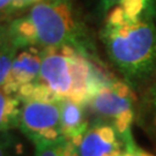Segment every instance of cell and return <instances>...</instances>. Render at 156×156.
I'll return each mask as SVG.
<instances>
[{"mask_svg":"<svg viewBox=\"0 0 156 156\" xmlns=\"http://www.w3.org/2000/svg\"><path fill=\"white\" fill-rule=\"evenodd\" d=\"M101 38L110 59L129 79L145 76L154 69L156 28L151 22L127 17L117 26L105 23Z\"/></svg>","mask_w":156,"mask_h":156,"instance_id":"cell-1","label":"cell"},{"mask_svg":"<svg viewBox=\"0 0 156 156\" xmlns=\"http://www.w3.org/2000/svg\"><path fill=\"white\" fill-rule=\"evenodd\" d=\"M27 16L36 29L37 45L41 48L72 44L86 50L80 27L66 0H41L30 7Z\"/></svg>","mask_w":156,"mask_h":156,"instance_id":"cell-2","label":"cell"},{"mask_svg":"<svg viewBox=\"0 0 156 156\" xmlns=\"http://www.w3.org/2000/svg\"><path fill=\"white\" fill-rule=\"evenodd\" d=\"M19 128L34 144L59 140L62 136L60 132V100L22 102Z\"/></svg>","mask_w":156,"mask_h":156,"instance_id":"cell-3","label":"cell"},{"mask_svg":"<svg viewBox=\"0 0 156 156\" xmlns=\"http://www.w3.org/2000/svg\"><path fill=\"white\" fill-rule=\"evenodd\" d=\"M78 48L72 44L43 48V59L37 83L44 84L59 98L71 95L73 87L72 56Z\"/></svg>","mask_w":156,"mask_h":156,"instance_id":"cell-4","label":"cell"},{"mask_svg":"<svg viewBox=\"0 0 156 156\" xmlns=\"http://www.w3.org/2000/svg\"><path fill=\"white\" fill-rule=\"evenodd\" d=\"M116 132L115 127L109 124L95 123L84 133L83 140L78 148L80 156H105L122 151V144L118 141Z\"/></svg>","mask_w":156,"mask_h":156,"instance_id":"cell-5","label":"cell"},{"mask_svg":"<svg viewBox=\"0 0 156 156\" xmlns=\"http://www.w3.org/2000/svg\"><path fill=\"white\" fill-rule=\"evenodd\" d=\"M43 59V48L29 45L17 51L11 69V82L21 84L36 82L38 79Z\"/></svg>","mask_w":156,"mask_h":156,"instance_id":"cell-6","label":"cell"},{"mask_svg":"<svg viewBox=\"0 0 156 156\" xmlns=\"http://www.w3.org/2000/svg\"><path fill=\"white\" fill-rule=\"evenodd\" d=\"M132 102L131 98L120 97L116 94L111 86H103L90 98L87 106L101 118H116L123 111L129 110L132 108Z\"/></svg>","mask_w":156,"mask_h":156,"instance_id":"cell-7","label":"cell"},{"mask_svg":"<svg viewBox=\"0 0 156 156\" xmlns=\"http://www.w3.org/2000/svg\"><path fill=\"white\" fill-rule=\"evenodd\" d=\"M86 106L69 98H60V132L66 139L84 134L89 128V122L84 117Z\"/></svg>","mask_w":156,"mask_h":156,"instance_id":"cell-8","label":"cell"},{"mask_svg":"<svg viewBox=\"0 0 156 156\" xmlns=\"http://www.w3.org/2000/svg\"><path fill=\"white\" fill-rule=\"evenodd\" d=\"M20 115L21 101L19 97L0 88V132H9L19 127Z\"/></svg>","mask_w":156,"mask_h":156,"instance_id":"cell-9","label":"cell"},{"mask_svg":"<svg viewBox=\"0 0 156 156\" xmlns=\"http://www.w3.org/2000/svg\"><path fill=\"white\" fill-rule=\"evenodd\" d=\"M17 51L19 48L12 42L7 33V38L0 50V88L5 84L11 83L12 65Z\"/></svg>","mask_w":156,"mask_h":156,"instance_id":"cell-10","label":"cell"},{"mask_svg":"<svg viewBox=\"0 0 156 156\" xmlns=\"http://www.w3.org/2000/svg\"><path fill=\"white\" fill-rule=\"evenodd\" d=\"M62 138L57 141H39L35 144V156H62L60 149Z\"/></svg>","mask_w":156,"mask_h":156,"instance_id":"cell-11","label":"cell"},{"mask_svg":"<svg viewBox=\"0 0 156 156\" xmlns=\"http://www.w3.org/2000/svg\"><path fill=\"white\" fill-rule=\"evenodd\" d=\"M17 147L15 136L9 132H0V156H13Z\"/></svg>","mask_w":156,"mask_h":156,"instance_id":"cell-12","label":"cell"},{"mask_svg":"<svg viewBox=\"0 0 156 156\" xmlns=\"http://www.w3.org/2000/svg\"><path fill=\"white\" fill-rule=\"evenodd\" d=\"M134 113L132 111V109L123 111L122 113H119L117 117L113 120V127L117 131L118 134H124L125 132L129 131L131 124L133 122Z\"/></svg>","mask_w":156,"mask_h":156,"instance_id":"cell-13","label":"cell"},{"mask_svg":"<svg viewBox=\"0 0 156 156\" xmlns=\"http://www.w3.org/2000/svg\"><path fill=\"white\" fill-rule=\"evenodd\" d=\"M147 0H122V6L129 19H138L146 8Z\"/></svg>","mask_w":156,"mask_h":156,"instance_id":"cell-14","label":"cell"},{"mask_svg":"<svg viewBox=\"0 0 156 156\" xmlns=\"http://www.w3.org/2000/svg\"><path fill=\"white\" fill-rule=\"evenodd\" d=\"M126 19H127V15L124 11L123 6H116L109 12V14L106 16V23L112 24V26H117V24H120L124 21H126Z\"/></svg>","mask_w":156,"mask_h":156,"instance_id":"cell-15","label":"cell"},{"mask_svg":"<svg viewBox=\"0 0 156 156\" xmlns=\"http://www.w3.org/2000/svg\"><path fill=\"white\" fill-rule=\"evenodd\" d=\"M112 89L115 90V93L118 94L120 97H125V98H131L132 101H135V96H134L133 91L129 89L126 83L120 82V81H113V83L111 84Z\"/></svg>","mask_w":156,"mask_h":156,"instance_id":"cell-16","label":"cell"},{"mask_svg":"<svg viewBox=\"0 0 156 156\" xmlns=\"http://www.w3.org/2000/svg\"><path fill=\"white\" fill-rule=\"evenodd\" d=\"M14 0H0V20H5L14 13Z\"/></svg>","mask_w":156,"mask_h":156,"instance_id":"cell-17","label":"cell"},{"mask_svg":"<svg viewBox=\"0 0 156 156\" xmlns=\"http://www.w3.org/2000/svg\"><path fill=\"white\" fill-rule=\"evenodd\" d=\"M41 0H14V4H13V7H14V11H20V9H23L28 6H33L34 4L38 2Z\"/></svg>","mask_w":156,"mask_h":156,"instance_id":"cell-18","label":"cell"},{"mask_svg":"<svg viewBox=\"0 0 156 156\" xmlns=\"http://www.w3.org/2000/svg\"><path fill=\"white\" fill-rule=\"evenodd\" d=\"M6 38H7V27L0 26V50H1L2 45L5 43Z\"/></svg>","mask_w":156,"mask_h":156,"instance_id":"cell-19","label":"cell"},{"mask_svg":"<svg viewBox=\"0 0 156 156\" xmlns=\"http://www.w3.org/2000/svg\"><path fill=\"white\" fill-rule=\"evenodd\" d=\"M133 156H154L153 154H151V153H148V151H141V149H139L138 147H135L133 151Z\"/></svg>","mask_w":156,"mask_h":156,"instance_id":"cell-20","label":"cell"},{"mask_svg":"<svg viewBox=\"0 0 156 156\" xmlns=\"http://www.w3.org/2000/svg\"><path fill=\"white\" fill-rule=\"evenodd\" d=\"M155 102H156V100H155Z\"/></svg>","mask_w":156,"mask_h":156,"instance_id":"cell-21","label":"cell"}]
</instances>
